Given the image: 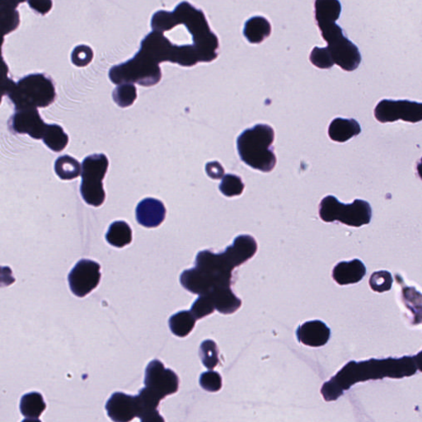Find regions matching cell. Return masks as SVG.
Instances as JSON below:
<instances>
[{
  "label": "cell",
  "mask_w": 422,
  "mask_h": 422,
  "mask_svg": "<svg viewBox=\"0 0 422 422\" xmlns=\"http://www.w3.org/2000/svg\"><path fill=\"white\" fill-rule=\"evenodd\" d=\"M106 410L113 421H131L138 414L136 397L117 392L107 401Z\"/></svg>",
  "instance_id": "obj_13"
},
{
  "label": "cell",
  "mask_w": 422,
  "mask_h": 422,
  "mask_svg": "<svg viewBox=\"0 0 422 422\" xmlns=\"http://www.w3.org/2000/svg\"><path fill=\"white\" fill-rule=\"evenodd\" d=\"M209 293L215 304L216 310L221 314L231 315L240 309L242 305L241 300L233 294L230 287H215Z\"/></svg>",
  "instance_id": "obj_18"
},
{
  "label": "cell",
  "mask_w": 422,
  "mask_h": 422,
  "mask_svg": "<svg viewBox=\"0 0 422 422\" xmlns=\"http://www.w3.org/2000/svg\"><path fill=\"white\" fill-rule=\"evenodd\" d=\"M180 24L185 25L192 35L193 44L200 49L206 62L215 61L218 57L217 49L220 43L216 35L211 31L202 10L183 1L177 5L175 11L160 10L151 18L153 31L165 33Z\"/></svg>",
  "instance_id": "obj_3"
},
{
  "label": "cell",
  "mask_w": 422,
  "mask_h": 422,
  "mask_svg": "<svg viewBox=\"0 0 422 422\" xmlns=\"http://www.w3.org/2000/svg\"><path fill=\"white\" fill-rule=\"evenodd\" d=\"M215 310V304H213L210 293L200 295L191 307V312L197 320L211 315Z\"/></svg>",
  "instance_id": "obj_29"
},
{
  "label": "cell",
  "mask_w": 422,
  "mask_h": 422,
  "mask_svg": "<svg viewBox=\"0 0 422 422\" xmlns=\"http://www.w3.org/2000/svg\"><path fill=\"white\" fill-rule=\"evenodd\" d=\"M9 127L11 131L18 134H28L36 140L43 139L46 131L45 124L37 108H27L18 110L10 119Z\"/></svg>",
  "instance_id": "obj_12"
},
{
  "label": "cell",
  "mask_w": 422,
  "mask_h": 422,
  "mask_svg": "<svg viewBox=\"0 0 422 422\" xmlns=\"http://www.w3.org/2000/svg\"><path fill=\"white\" fill-rule=\"evenodd\" d=\"M416 168H418V172L419 177L422 180V158H421V160H420V162L418 163V166H416Z\"/></svg>",
  "instance_id": "obj_39"
},
{
  "label": "cell",
  "mask_w": 422,
  "mask_h": 422,
  "mask_svg": "<svg viewBox=\"0 0 422 422\" xmlns=\"http://www.w3.org/2000/svg\"><path fill=\"white\" fill-rule=\"evenodd\" d=\"M109 166L108 158L103 153L84 158L82 163L81 192L87 204L98 207L105 201L106 193L102 180Z\"/></svg>",
  "instance_id": "obj_9"
},
{
  "label": "cell",
  "mask_w": 422,
  "mask_h": 422,
  "mask_svg": "<svg viewBox=\"0 0 422 422\" xmlns=\"http://www.w3.org/2000/svg\"><path fill=\"white\" fill-rule=\"evenodd\" d=\"M145 385L165 399L168 395L177 393L180 379L175 372L166 369L160 361L153 360L146 367Z\"/></svg>",
  "instance_id": "obj_11"
},
{
  "label": "cell",
  "mask_w": 422,
  "mask_h": 422,
  "mask_svg": "<svg viewBox=\"0 0 422 422\" xmlns=\"http://www.w3.org/2000/svg\"><path fill=\"white\" fill-rule=\"evenodd\" d=\"M136 220L140 225L146 228L160 226L165 220L166 208L160 200L146 198L136 207Z\"/></svg>",
  "instance_id": "obj_14"
},
{
  "label": "cell",
  "mask_w": 422,
  "mask_h": 422,
  "mask_svg": "<svg viewBox=\"0 0 422 422\" xmlns=\"http://www.w3.org/2000/svg\"><path fill=\"white\" fill-rule=\"evenodd\" d=\"M415 356L367 361H351L339 373L322 387L321 393L326 401H335L344 391L361 381L380 380L385 377L400 379L413 375L418 371Z\"/></svg>",
  "instance_id": "obj_2"
},
{
  "label": "cell",
  "mask_w": 422,
  "mask_h": 422,
  "mask_svg": "<svg viewBox=\"0 0 422 422\" xmlns=\"http://www.w3.org/2000/svg\"><path fill=\"white\" fill-rule=\"evenodd\" d=\"M46 409L42 395L37 392L24 394L20 401V411L28 421H39Z\"/></svg>",
  "instance_id": "obj_21"
},
{
  "label": "cell",
  "mask_w": 422,
  "mask_h": 422,
  "mask_svg": "<svg viewBox=\"0 0 422 422\" xmlns=\"http://www.w3.org/2000/svg\"><path fill=\"white\" fill-rule=\"evenodd\" d=\"M341 13L339 0H315V18L327 43V51L334 64L344 71H354L361 62L358 47L344 36L342 29L336 23Z\"/></svg>",
  "instance_id": "obj_4"
},
{
  "label": "cell",
  "mask_w": 422,
  "mask_h": 422,
  "mask_svg": "<svg viewBox=\"0 0 422 422\" xmlns=\"http://www.w3.org/2000/svg\"><path fill=\"white\" fill-rule=\"evenodd\" d=\"M166 61L192 67L206 62V59L194 44L177 46L163 33L153 31L142 40L140 51L135 57L111 68L109 78L117 86L129 83L153 86L161 81L160 64Z\"/></svg>",
  "instance_id": "obj_1"
},
{
  "label": "cell",
  "mask_w": 422,
  "mask_h": 422,
  "mask_svg": "<svg viewBox=\"0 0 422 422\" xmlns=\"http://www.w3.org/2000/svg\"><path fill=\"white\" fill-rule=\"evenodd\" d=\"M275 132L268 125L258 124L247 129L237 139L238 155L247 165L263 172H269L276 165V157L271 148Z\"/></svg>",
  "instance_id": "obj_7"
},
{
  "label": "cell",
  "mask_w": 422,
  "mask_h": 422,
  "mask_svg": "<svg viewBox=\"0 0 422 422\" xmlns=\"http://www.w3.org/2000/svg\"><path fill=\"white\" fill-rule=\"evenodd\" d=\"M200 385L203 389L218 392L222 388L221 376L218 372L210 370L201 375Z\"/></svg>",
  "instance_id": "obj_34"
},
{
  "label": "cell",
  "mask_w": 422,
  "mask_h": 422,
  "mask_svg": "<svg viewBox=\"0 0 422 422\" xmlns=\"http://www.w3.org/2000/svg\"><path fill=\"white\" fill-rule=\"evenodd\" d=\"M206 171L208 176L211 177L212 180H221L225 176V170H223L221 163L217 161L207 163Z\"/></svg>",
  "instance_id": "obj_36"
},
{
  "label": "cell",
  "mask_w": 422,
  "mask_h": 422,
  "mask_svg": "<svg viewBox=\"0 0 422 422\" xmlns=\"http://www.w3.org/2000/svg\"><path fill=\"white\" fill-rule=\"evenodd\" d=\"M54 171L62 180H72L81 176L82 168L76 158L64 156L57 158L54 163Z\"/></svg>",
  "instance_id": "obj_24"
},
{
  "label": "cell",
  "mask_w": 422,
  "mask_h": 422,
  "mask_svg": "<svg viewBox=\"0 0 422 422\" xmlns=\"http://www.w3.org/2000/svg\"><path fill=\"white\" fill-rule=\"evenodd\" d=\"M42 140L45 145L52 151L61 152L67 146L69 136L64 132L61 127L53 124V125H47Z\"/></svg>",
  "instance_id": "obj_25"
},
{
  "label": "cell",
  "mask_w": 422,
  "mask_h": 422,
  "mask_svg": "<svg viewBox=\"0 0 422 422\" xmlns=\"http://www.w3.org/2000/svg\"><path fill=\"white\" fill-rule=\"evenodd\" d=\"M415 360L418 369L422 372V351L418 356H415Z\"/></svg>",
  "instance_id": "obj_38"
},
{
  "label": "cell",
  "mask_w": 422,
  "mask_h": 422,
  "mask_svg": "<svg viewBox=\"0 0 422 422\" xmlns=\"http://www.w3.org/2000/svg\"><path fill=\"white\" fill-rule=\"evenodd\" d=\"M392 284H393V277L389 271H377L370 277V285L372 290L375 291L379 293L388 291L391 289Z\"/></svg>",
  "instance_id": "obj_31"
},
{
  "label": "cell",
  "mask_w": 422,
  "mask_h": 422,
  "mask_svg": "<svg viewBox=\"0 0 422 422\" xmlns=\"http://www.w3.org/2000/svg\"><path fill=\"white\" fill-rule=\"evenodd\" d=\"M271 33V23L263 17H253L245 23L243 35L247 41L252 44H259L270 37Z\"/></svg>",
  "instance_id": "obj_20"
},
{
  "label": "cell",
  "mask_w": 422,
  "mask_h": 422,
  "mask_svg": "<svg viewBox=\"0 0 422 422\" xmlns=\"http://www.w3.org/2000/svg\"><path fill=\"white\" fill-rule=\"evenodd\" d=\"M112 98L119 107H130L136 100V88L134 83L119 84L112 93Z\"/></svg>",
  "instance_id": "obj_27"
},
{
  "label": "cell",
  "mask_w": 422,
  "mask_h": 422,
  "mask_svg": "<svg viewBox=\"0 0 422 422\" xmlns=\"http://www.w3.org/2000/svg\"><path fill=\"white\" fill-rule=\"evenodd\" d=\"M366 274L364 263L358 259L351 262H341L332 271V277L341 286L356 284L360 282Z\"/></svg>",
  "instance_id": "obj_17"
},
{
  "label": "cell",
  "mask_w": 422,
  "mask_h": 422,
  "mask_svg": "<svg viewBox=\"0 0 422 422\" xmlns=\"http://www.w3.org/2000/svg\"><path fill=\"white\" fill-rule=\"evenodd\" d=\"M201 358L203 365L207 369L216 368L220 360L218 358V348L216 342L211 340L203 341L200 350Z\"/></svg>",
  "instance_id": "obj_30"
},
{
  "label": "cell",
  "mask_w": 422,
  "mask_h": 422,
  "mask_svg": "<svg viewBox=\"0 0 422 422\" xmlns=\"http://www.w3.org/2000/svg\"><path fill=\"white\" fill-rule=\"evenodd\" d=\"M296 335L301 344L312 347L324 346L329 341L331 331L324 322L310 321L298 327Z\"/></svg>",
  "instance_id": "obj_15"
},
{
  "label": "cell",
  "mask_w": 422,
  "mask_h": 422,
  "mask_svg": "<svg viewBox=\"0 0 422 422\" xmlns=\"http://www.w3.org/2000/svg\"><path fill=\"white\" fill-rule=\"evenodd\" d=\"M5 3L11 6L13 8H16L18 7L20 4H23L24 2L28 1V0H4Z\"/></svg>",
  "instance_id": "obj_37"
},
{
  "label": "cell",
  "mask_w": 422,
  "mask_h": 422,
  "mask_svg": "<svg viewBox=\"0 0 422 422\" xmlns=\"http://www.w3.org/2000/svg\"><path fill=\"white\" fill-rule=\"evenodd\" d=\"M101 266L98 262L82 259L77 262L68 276L69 288L74 295L86 296L99 285Z\"/></svg>",
  "instance_id": "obj_10"
},
{
  "label": "cell",
  "mask_w": 422,
  "mask_h": 422,
  "mask_svg": "<svg viewBox=\"0 0 422 422\" xmlns=\"http://www.w3.org/2000/svg\"><path fill=\"white\" fill-rule=\"evenodd\" d=\"M108 243L116 247H123L132 242V230L125 221L112 223L106 235Z\"/></svg>",
  "instance_id": "obj_23"
},
{
  "label": "cell",
  "mask_w": 422,
  "mask_h": 422,
  "mask_svg": "<svg viewBox=\"0 0 422 422\" xmlns=\"http://www.w3.org/2000/svg\"><path fill=\"white\" fill-rule=\"evenodd\" d=\"M361 132L360 124L354 119L336 118L331 122L329 128L331 140L339 143L346 142L358 136Z\"/></svg>",
  "instance_id": "obj_19"
},
{
  "label": "cell",
  "mask_w": 422,
  "mask_h": 422,
  "mask_svg": "<svg viewBox=\"0 0 422 422\" xmlns=\"http://www.w3.org/2000/svg\"><path fill=\"white\" fill-rule=\"evenodd\" d=\"M0 12H1L2 33L4 37L18 28L20 16L18 10L9 6L4 0L0 2Z\"/></svg>",
  "instance_id": "obj_26"
},
{
  "label": "cell",
  "mask_w": 422,
  "mask_h": 422,
  "mask_svg": "<svg viewBox=\"0 0 422 422\" xmlns=\"http://www.w3.org/2000/svg\"><path fill=\"white\" fill-rule=\"evenodd\" d=\"M93 59V49L86 45H81L74 49L71 54V61L78 67L87 66Z\"/></svg>",
  "instance_id": "obj_33"
},
{
  "label": "cell",
  "mask_w": 422,
  "mask_h": 422,
  "mask_svg": "<svg viewBox=\"0 0 422 422\" xmlns=\"http://www.w3.org/2000/svg\"><path fill=\"white\" fill-rule=\"evenodd\" d=\"M3 64V92L14 104L15 110L47 107L56 100V88L51 78L34 74L15 83L8 77V68L4 61Z\"/></svg>",
  "instance_id": "obj_6"
},
{
  "label": "cell",
  "mask_w": 422,
  "mask_h": 422,
  "mask_svg": "<svg viewBox=\"0 0 422 422\" xmlns=\"http://www.w3.org/2000/svg\"><path fill=\"white\" fill-rule=\"evenodd\" d=\"M257 243L250 235L238 236L231 246L221 253L210 250L198 252L196 267L206 273L216 287L231 286L232 271L255 255Z\"/></svg>",
  "instance_id": "obj_5"
},
{
  "label": "cell",
  "mask_w": 422,
  "mask_h": 422,
  "mask_svg": "<svg viewBox=\"0 0 422 422\" xmlns=\"http://www.w3.org/2000/svg\"><path fill=\"white\" fill-rule=\"evenodd\" d=\"M136 397L138 408L137 418L141 421H165L157 410L160 401L163 399L161 395L146 387L141 389Z\"/></svg>",
  "instance_id": "obj_16"
},
{
  "label": "cell",
  "mask_w": 422,
  "mask_h": 422,
  "mask_svg": "<svg viewBox=\"0 0 422 422\" xmlns=\"http://www.w3.org/2000/svg\"><path fill=\"white\" fill-rule=\"evenodd\" d=\"M30 8L42 15H46L51 11L53 2L52 0H28Z\"/></svg>",
  "instance_id": "obj_35"
},
{
  "label": "cell",
  "mask_w": 422,
  "mask_h": 422,
  "mask_svg": "<svg viewBox=\"0 0 422 422\" xmlns=\"http://www.w3.org/2000/svg\"><path fill=\"white\" fill-rule=\"evenodd\" d=\"M197 319L191 311H181L173 315L168 325L173 334L180 337H185L194 329Z\"/></svg>",
  "instance_id": "obj_22"
},
{
  "label": "cell",
  "mask_w": 422,
  "mask_h": 422,
  "mask_svg": "<svg viewBox=\"0 0 422 422\" xmlns=\"http://www.w3.org/2000/svg\"><path fill=\"white\" fill-rule=\"evenodd\" d=\"M320 216L327 223L339 221L346 225L361 227L369 225L372 209L368 202L355 200L351 204H342L334 196H327L320 205Z\"/></svg>",
  "instance_id": "obj_8"
},
{
  "label": "cell",
  "mask_w": 422,
  "mask_h": 422,
  "mask_svg": "<svg viewBox=\"0 0 422 422\" xmlns=\"http://www.w3.org/2000/svg\"><path fill=\"white\" fill-rule=\"evenodd\" d=\"M310 59L311 63L320 69H331L335 64L326 47H315L311 52Z\"/></svg>",
  "instance_id": "obj_32"
},
{
  "label": "cell",
  "mask_w": 422,
  "mask_h": 422,
  "mask_svg": "<svg viewBox=\"0 0 422 422\" xmlns=\"http://www.w3.org/2000/svg\"><path fill=\"white\" fill-rule=\"evenodd\" d=\"M245 185L243 184L240 177L233 175H227L223 177L220 185V190L223 195L228 197L240 196L245 190Z\"/></svg>",
  "instance_id": "obj_28"
}]
</instances>
